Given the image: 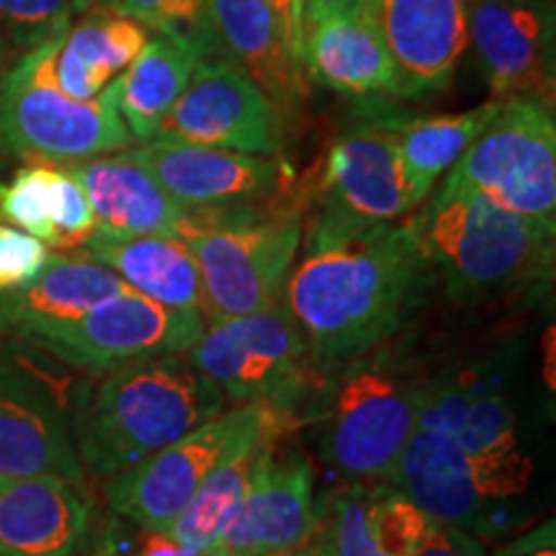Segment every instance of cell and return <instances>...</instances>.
I'll list each match as a JSON object with an SVG mask.
<instances>
[{
	"mask_svg": "<svg viewBox=\"0 0 556 556\" xmlns=\"http://www.w3.org/2000/svg\"><path fill=\"white\" fill-rule=\"evenodd\" d=\"M199 60L197 52L178 41L150 37L135 62L111 83L116 111L135 142L155 139L165 116L189 86Z\"/></svg>",
	"mask_w": 556,
	"mask_h": 556,
	"instance_id": "f1b7e54d",
	"label": "cell"
},
{
	"mask_svg": "<svg viewBox=\"0 0 556 556\" xmlns=\"http://www.w3.org/2000/svg\"><path fill=\"white\" fill-rule=\"evenodd\" d=\"M420 206L402 170L389 119L358 124L336 139L312 189L302 242L394 225Z\"/></svg>",
	"mask_w": 556,
	"mask_h": 556,
	"instance_id": "9c48e42d",
	"label": "cell"
},
{
	"mask_svg": "<svg viewBox=\"0 0 556 556\" xmlns=\"http://www.w3.org/2000/svg\"><path fill=\"white\" fill-rule=\"evenodd\" d=\"M204 328L206 317L201 312L163 307L137 291L124 289L122 294L106 299L62 328L45 332L29 345L70 366L114 371L186 353Z\"/></svg>",
	"mask_w": 556,
	"mask_h": 556,
	"instance_id": "7c38bea8",
	"label": "cell"
},
{
	"mask_svg": "<svg viewBox=\"0 0 556 556\" xmlns=\"http://www.w3.org/2000/svg\"><path fill=\"white\" fill-rule=\"evenodd\" d=\"M261 409L263 405H242L227 415L212 417L170 446L111 477L106 482L111 510L150 533L168 531L204 477L217 467L225 451L261 415Z\"/></svg>",
	"mask_w": 556,
	"mask_h": 556,
	"instance_id": "5bb4252c",
	"label": "cell"
},
{
	"mask_svg": "<svg viewBox=\"0 0 556 556\" xmlns=\"http://www.w3.org/2000/svg\"><path fill=\"white\" fill-rule=\"evenodd\" d=\"M304 235L299 208L242 204L186 208L176 238L199 268L204 317L250 315L281 302Z\"/></svg>",
	"mask_w": 556,
	"mask_h": 556,
	"instance_id": "3957f363",
	"label": "cell"
},
{
	"mask_svg": "<svg viewBox=\"0 0 556 556\" xmlns=\"http://www.w3.org/2000/svg\"><path fill=\"white\" fill-rule=\"evenodd\" d=\"M148 39L150 31L119 11H86V18L70 24L54 39L52 80L70 99H99L103 88L135 62Z\"/></svg>",
	"mask_w": 556,
	"mask_h": 556,
	"instance_id": "4316f807",
	"label": "cell"
},
{
	"mask_svg": "<svg viewBox=\"0 0 556 556\" xmlns=\"http://www.w3.org/2000/svg\"><path fill=\"white\" fill-rule=\"evenodd\" d=\"M219 54L238 65L274 103L281 122L307 101V75L281 18L266 0H206Z\"/></svg>",
	"mask_w": 556,
	"mask_h": 556,
	"instance_id": "ffe728a7",
	"label": "cell"
},
{
	"mask_svg": "<svg viewBox=\"0 0 556 556\" xmlns=\"http://www.w3.org/2000/svg\"><path fill=\"white\" fill-rule=\"evenodd\" d=\"M78 13H86L80 0H0V21L34 45L67 31Z\"/></svg>",
	"mask_w": 556,
	"mask_h": 556,
	"instance_id": "d6a6232c",
	"label": "cell"
},
{
	"mask_svg": "<svg viewBox=\"0 0 556 556\" xmlns=\"http://www.w3.org/2000/svg\"><path fill=\"white\" fill-rule=\"evenodd\" d=\"M315 469L302 451L268 454L214 548L240 556H291L317 531Z\"/></svg>",
	"mask_w": 556,
	"mask_h": 556,
	"instance_id": "2e32d148",
	"label": "cell"
},
{
	"mask_svg": "<svg viewBox=\"0 0 556 556\" xmlns=\"http://www.w3.org/2000/svg\"><path fill=\"white\" fill-rule=\"evenodd\" d=\"M199 556H240V554H232V552H222V548H214V546H208V548H201Z\"/></svg>",
	"mask_w": 556,
	"mask_h": 556,
	"instance_id": "60d3db41",
	"label": "cell"
},
{
	"mask_svg": "<svg viewBox=\"0 0 556 556\" xmlns=\"http://www.w3.org/2000/svg\"><path fill=\"white\" fill-rule=\"evenodd\" d=\"M116 11L155 31V37L189 47L201 60L222 58L206 0H119Z\"/></svg>",
	"mask_w": 556,
	"mask_h": 556,
	"instance_id": "1f68e13d",
	"label": "cell"
},
{
	"mask_svg": "<svg viewBox=\"0 0 556 556\" xmlns=\"http://www.w3.org/2000/svg\"><path fill=\"white\" fill-rule=\"evenodd\" d=\"M58 37L34 45L0 83V142L18 155L65 165L127 150L135 139L116 111L111 83L99 99L78 101L52 80Z\"/></svg>",
	"mask_w": 556,
	"mask_h": 556,
	"instance_id": "8992f818",
	"label": "cell"
},
{
	"mask_svg": "<svg viewBox=\"0 0 556 556\" xmlns=\"http://www.w3.org/2000/svg\"><path fill=\"white\" fill-rule=\"evenodd\" d=\"M497 109V99L482 103L458 114H435L420 116L413 122H394L392 127L394 144H397L402 170L409 184V191L417 204H422L435 189L441 176L454 168L458 157L479 137Z\"/></svg>",
	"mask_w": 556,
	"mask_h": 556,
	"instance_id": "f546056e",
	"label": "cell"
},
{
	"mask_svg": "<svg viewBox=\"0 0 556 556\" xmlns=\"http://www.w3.org/2000/svg\"><path fill=\"white\" fill-rule=\"evenodd\" d=\"M184 356L225 400L289 415L307 397L315 368L283 299L250 315L212 319Z\"/></svg>",
	"mask_w": 556,
	"mask_h": 556,
	"instance_id": "ba28073f",
	"label": "cell"
},
{
	"mask_svg": "<svg viewBox=\"0 0 556 556\" xmlns=\"http://www.w3.org/2000/svg\"><path fill=\"white\" fill-rule=\"evenodd\" d=\"M50 258V245L24 229L0 225V294L31 283Z\"/></svg>",
	"mask_w": 556,
	"mask_h": 556,
	"instance_id": "836d02e7",
	"label": "cell"
},
{
	"mask_svg": "<svg viewBox=\"0 0 556 556\" xmlns=\"http://www.w3.org/2000/svg\"><path fill=\"white\" fill-rule=\"evenodd\" d=\"M83 250L114 270L137 294L163 307L204 315L197 261L176 235H142L127 240L90 238Z\"/></svg>",
	"mask_w": 556,
	"mask_h": 556,
	"instance_id": "83f0119b",
	"label": "cell"
},
{
	"mask_svg": "<svg viewBox=\"0 0 556 556\" xmlns=\"http://www.w3.org/2000/svg\"><path fill=\"white\" fill-rule=\"evenodd\" d=\"M309 3H317L330 11H356V9H364V5H371L374 0H309Z\"/></svg>",
	"mask_w": 556,
	"mask_h": 556,
	"instance_id": "f35d334b",
	"label": "cell"
},
{
	"mask_svg": "<svg viewBox=\"0 0 556 556\" xmlns=\"http://www.w3.org/2000/svg\"><path fill=\"white\" fill-rule=\"evenodd\" d=\"M65 389L31 348L0 336V475H54L83 484Z\"/></svg>",
	"mask_w": 556,
	"mask_h": 556,
	"instance_id": "8fae6325",
	"label": "cell"
},
{
	"mask_svg": "<svg viewBox=\"0 0 556 556\" xmlns=\"http://www.w3.org/2000/svg\"><path fill=\"white\" fill-rule=\"evenodd\" d=\"M127 283L90 255H52L31 283L0 294V336L31 343L122 294Z\"/></svg>",
	"mask_w": 556,
	"mask_h": 556,
	"instance_id": "cb8c5ba5",
	"label": "cell"
},
{
	"mask_svg": "<svg viewBox=\"0 0 556 556\" xmlns=\"http://www.w3.org/2000/svg\"><path fill=\"white\" fill-rule=\"evenodd\" d=\"M430 520L389 482H351L325 513L319 556H413Z\"/></svg>",
	"mask_w": 556,
	"mask_h": 556,
	"instance_id": "d4e9b609",
	"label": "cell"
},
{
	"mask_svg": "<svg viewBox=\"0 0 556 556\" xmlns=\"http://www.w3.org/2000/svg\"><path fill=\"white\" fill-rule=\"evenodd\" d=\"M65 184V168L26 165L9 184H0V217L45 245H54Z\"/></svg>",
	"mask_w": 556,
	"mask_h": 556,
	"instance_id": "4dcf8cb0",
	"label": "cell"
},
{
	"mask_svg": "<svg viewBox=\"0 0 556 556\" xmlns=\"http://www.w3.org/2000/svg\"><path fill=\"white\" fill-rule=\"evenodd\" d=\"M80 484L54 475H0V556H73L88 536Z\"/></svg>",
	"mask_w": 556,
	"mask_h": 556,
	"instance_id": "7402d4cb",
	"label": "cell"
},
{
	"mask_svg": "<svg viewBox=\"0 0 556 556\" xmlns=\"http://www.w3.org/2000/svg\"><path fill=\"white\" fill-rule=\"evenodd\" d=\"M495 556H556V523L554 518L544 520L536 528L518 536L510 544L497 548Z\"/></svg>",
	"mask_w": 556,
	"mask_h": 556,
	"instance_id": "d590c367",
	"label": "cell"
},
{
	"mask_svg": "<svg viewBox=\"0 0 556 556\" xmlns=\"http://www.w3.org/2000/svg\"><path fill=\"white\" fill-rule=\"evenodd\" d=\"M155 139L242 155H278L283 122L268 96L225 58H204Z\"/></svg>",
	"mask_w": 556,
	"mask_h": 556,
	"instance_id": "4fadbf2b",
	"label": "cell"
},
{
	"mask_svg": "<svg viewBox=\"0 0 556 556\" xmlns=\"http://www.w3.org/2000/svg\"><path fill=\"white\" fill-rule=\"evenodd\" d=\"M291 556H319V554H317V548H315V546H309V548L304 546L302 552H296V554H291Z\"/></svg>",
	"mask_w": 556,
	"mask_h": 556,
	"instance_id": "b9f144b4",
	"label": "cell"
},
{
	"mask_svg": "<svg viewBox=\"0 0 556 556\" xmlns=\"http://www.w3.org/2000/svg\"><path fill=\"white\" fill-rule=\"evenodd\" d=\"M319 389V451L351 482H387L415 430L426 377L392 353L345 361Z\"/></svg>",
	"mask_w": 556,
	"mask_h": 556,
	"instance_id": "277c9868",
	"label": "cell"
},
{
	"mask_svg": "<svg viewBox=\"0 0 556 556\" xmlns=\"http://www.w3.org/2000/svg\"><path fill=\"white\" fill-rule=\"evenodd\" d=\"M139 556H199V552L197 548L176 544V541L165 536V533H152V536L144 541V548Z\"/></svg>",
	"mask_w": 556,
	"mask_h": 556,
	"instance_id": "74e56055",
	"label": "cell"
},
{
	"mask_svg": "<svg viewBox=\"0 0 556 556\" xmlns=\"http://www.w3.org/2000/svg\"><path fill=\"white\" fill-rule=\"evenodd\" d=\"M302 245L281 299L315 366L377 351L405 328L433 287L435 270L409 222Z\"/></svg>",
	"mask_w": 556,
	"mask_h": 556,
	"instance_id": "6da1fadb",
	"label": "cell"
},
{
	"mask_svg": "<svg viewBox=\"0 0 556 556\" xmlns=\"http://www.w3.org/2000/svg\"><path fill=\"white\" fill-rule=\"evenodd\" d=\"M129 152L184 208L263 204L287 184V173L276 155H242L165 139H150Z\"/></svg>",
	"mask_w": 556,
	"mask_h": 556,
	"instance_id": "e0dca14e",
	"label": "cell"
},
{
	"mask_svg": "<svg viewBox=\"0 0 556 556\" xmlns=\"http://www.w3.org/2000/svg\"><path fill=\"white\" fill-rule=\"evenodd\" d=\"M430 523L456 526L475 533L490 526V503L479 486L469 458L454 441L417 428L387 479Z\"/></svg>",
	"mask_w": 556,
	"mask_h": 556,
	"instance_id": "44dd1931",
	"label": "cell"
},
{
	"mask_svg": "<svg viewBox=\"0 0 556 556\" xmlns=\"http://www.w3.org/2000/svg\"><path fill=\"white\" fill-rule=\"evenodd\" d=\"M443 186L475 191L528 222L541 240L556 232L554 109L531 99H497V109Z\"/></svg>",
	"mask_w": 556,
	"mask_h": 556,
	"instance_id": "52a82bcc",
	"label": "cell"
},
{
	"mask_svg": "<svg viewBox=\"0 0 556 556\" xmlns=\"http://www.w3.org/2000/svg\"><path fill=\"white\" fill-rule=\"evenodd\" d=\"M80 3H83V9H86V11H96V9L116 11L119 0H80Z\"/></svg>",
	"mask_w": 556,
	"mask_h": 556,
	"instance_id": "ab89813d",
	"label": "cell"
},
{
	"mask_svg": "<svg viewBox=\"0 0 556 556\" xmlns=\"http://www.w3.org/2000/svg\"><path fill=\"white\" fill-rule=\"evenodd\" d=\"M299 62L307 80L348 99L400 96L397 73L374 18V3L356 11H330L302 0Z\"/></svg>",
	"mask_w": 556,
	"mask_h": 556,
	"instance_id": "ac0fdd59",
	"label": "cell"
},
{
	"mask_svg": "<svg viewBox=\"0 0 556 556\" xmlns=\"http://www.w3.org/2000/svg\"><path fill=\"white\" fill-rule=\"evenodd\" d=\"M409 227L458 302L526 281L552 258V242L541 240L528 222L482 193L443 184L417 206Z\"/></svg>",
	"mask_w": 556,
	"mask_h": 556,
	"instance_id": "5b68a950",
	"label": "cell"
},
{
	"mask_svg": "<svg viewBox=\"0 0 556 556\" xmlns=\"http://www.w3.org/2000/svg\"><path fill=\"white\" fill-rule=\"evenodd\" d=\"M266 3L281 18L283 31H287L291 47L299 54V13H302V0H266Z\"/></svg>",
	"mask_w": 556,
	"mask_h": 556,
	"instance_id": "8d00e7d4",
	"label": "cell"
},
{
	"mask_svg": "<svg viewBox=\"0 0 556 556\" xmlns=\"http://www.w3.org/2000/svg\"><path fill=\"white\" fill-rule=\"evenodd\" d=\"M225 397L184 353L106 371L73 400L83 471L111 479L225 409Z\"/></svg>",
	"mask_w": 556,
	"mask_h": 556,
	"instance_id": "7a4b0ae2",
	"label": "cell"
},
{
	"mask_svg": "<svg viewBox=\"0 0 556 556\" xmlns=\"http://www.w3.org/2000/svg\"><path fill=\"white\" fill-rule=\"evenodd\" d=\"M93 208V238L127 240L142 235H176L186 208L137 163L129 148L65 165Z\"/></svg>",
	"mask_w": 556,
	"mask_h": 556,
	"instance_id": "603a6c76",
	"label": "cell"
},
{
	"mask_svg": "<svg viewBox=\"0 0 556 556\" xmlns=\"http://www.w3.org/2000/svg\"><path fill=\"white\" fill-rule=\"evenodd\" d=\"M469 41L492 99L554 109L556 0H467Z\"/></svg>",
	"mask_w": 556,
	"mask_h": 556,
	"instance_id": "9a60e30c",
	"label": "cell"
},
{
	"mask_svg": "<svg viewBox=\"0 0 556 556\" xmlns=\"http://www.w3.org/2000/svg\"><path fill=\"white\" fill-rule=\"evenodd\" d=\"M294 428L289 413L263 407L261 415L238 435V441L225 451L214 467L193 492L189 505L180 510L165 531V536L189 548H208L217 541L222 528L238 510L250 482L263 467L270 451L278 446V438Z\"/></svg>",
	"mask_w": 556,
	"mask_h": 556,
	"instance_id": "484cf974",
	"label": "cell"
},
{
	"mask_svg": "<svg viewBox=\"0 0 556 556\" xmlns=\"http://www.w3.org/2000/svg\"><path fill=\"white\" fill-rule=\"evenodd\" d=\"M415 426L451 438L464 451L490 503L523 495L531 482V462L518 446L510 400L479 371L426 379Z\"/></svg>",
	"mask_w": 556,
	"mask_h": 556,
	"instance_id": "30bf717a",
	"label": "cell"
},
{
	"mask_svg": "<svg viewBox=\"0 0 556 556\" xmlns=\"http://www.w3.org/2000/svg\"><path fill=\"white\" fill-rule=\"evenodd\" d=\"M413 556H484V546L464 528L430 523Z\"/></svg>",
	"mask_w": 556,
	"mask_h": 556,
	"instance_id": "e575fe53",
	"label": "cell"
},
{
	"mask_svg": "<svg viewBox=\"0 0 556 556\" xmlns=\"http://www.w3.org/2000/svg\"><path fill=\"white\" fill-rule=\"evenodd\" d=\"M400 96L433 93L454 78L469 47L467 0H374Z\"/></svg>",
	"mask_w": 556,
	"mask_h": 556,
	"instance_id": "d6986e66",
	"label": "cell"
}]
</instances>
